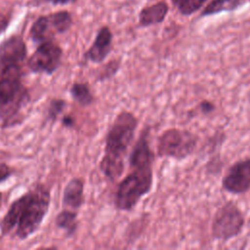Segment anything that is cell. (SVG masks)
<instances>
[{
    "label": "cell",
    "instance_id": "obj_21",
    "mask_svg": "<svg viewBox=\"0 0 250 250\" xmlns=\"http://www.w3.org/2000/svg\"><path fill=\"white\" fill-rule=\"evenodd\" d=\"M77 0H30V4L33 6H41L45 4L52 5H67L76 2Z\"/></svg>",
    "mask_w": 250,
    "mask_h": 250
},
{
    "label": "cell",
    "instance_id": "obj_13",
    "mask_svg": "<svg viewBox=\"0 0 250 250\" xmlns=\"http://www.w3.org/2000/svg\"><path fill=\"white\" fill-rule=\"evenodd\" d=\"M168 5L164 1L144 7L139 13V25L148 27L163 22L168 14Z\"/></svg>",
    "mask_w": 250,
    "mask_h": 250
},
{
    "label": "cell",
    "instance_id": "obj_3",
    "mask_svg": "<svg viewBox=\"0 0 250 250\" xmlns=\"http://www.w3.org/2000/svg\"><path fill=\"white\" fill-rule=\"evenodd\" d=\"M138 124L139 120L133 112L121 110L107 130L100 170L110 182L117 181L124 172L125 158L135 139Z\"/></svg>",
    "mask_w": 250,
    "mask_h": 250
},
{
    "label": "cell",
    "instance_id": "obj_9",
    "mask_svg": "<svg viewBox=\"0 0 250 250\" xmlns=\"http://www.w3.org/2000/svg\"><path fill=\"white\" fill-rule=\"evenodd\" d=\"M21 92L20 64L0 65V106L12 104Z\"/></svg>",
    "mask_w": 250,
    "mask_h": 250
},
{
    "label": "cell",
    "instance_id": "obj_23",
    "mask_svg": "<svg viewBox=\"0 0 250 250\" xmlns=\"http://www.w3.org/2000/svg\"><path fill=\"white\" fill-rule=\"evenodd\" d=\"M11 21V16L6 13H0V34H2L8 27Z\"/></svg>",
    "mask_w": 250,
    "mask_h": 250
},
{
    "label": "cell",
    "instance_id": "obj_8",
    "mask_svg": "<svg viewBox=\"0 0 250 250\" xmlns=\"http://www.w3.org/2000/svg\"><path fill=\"white\" fill-rule=\"evenodd\" d=\"M222 188L235 195L250 191V157L235 161L228 169L222 180Z\"/></svg>",
    "mask_w": 250,
    "mask_h": 250
},
{
    "label": "cell",
    "instance_id": "obj_20",
    "mask_svg": "<svg viewBox=\"0 0 250 250\" xmlns=\"http://www.w3.org/2000/svg\"><path fill=\"white\" fill-rule=\"evenodd\" d=\"M198 109L201 114L209 115L215 111L216 105L213 102H211L209 100H203L198 104Z\"/></svg>",
    "mask_w": 250,
    "mask_h": 250
},
{
    "label": "cell",
    "instance_id": "obj_18",
    "mask_svg": "<svg viewBox=\"0 0 250 250\" xmlns=\"http://www.w3.org/2000/svg\"><path fill=\"white\" fill-rule=\"evenodd\" d=\"M120 61L119 60H111L109 61L100 71L97 80L99 81H104L107 79L112 78L116 75L120 68Z\"/></svg>",
    "mask_w": 250,
    "mask_h": 250
},
{
    "label": "cell",
    "instance_id": "obj_14",
    "mask_svg": "<svg viewBox=\"0 0 250 250\" xmlns=\"http://www.w3.org/2000/svg\"><path fill=\"white\" fill-rule=\"evenodd\" d=\"M245 0H212L201 11L199 18L217 15L223 12H233L244 4Z\"/></svg>",
    "mask_w": 250,
    "mask_h": 250
},
{
    "label": "cell",
    "instance_id": "obj_16",
    "mask_svg": "<svg viewBox=\"0 0 250 250\" xmlns=\"http://www.w3.org/2000/svg\"><path fill=\"white\" fill-rule=\"evenodd\" d=\"M72 100L80 106H89L94 101L95 97L90 89V86L84 82H75L71 85L69 90Z\"/></svg>",
    "mask_w": 250,
    "mask_h": 250
},
{
    "label": "cell",
    "instance_id": "obj_5",
    "mask_svg": "<svg viewBox=\"0 0 250 250\" xmlns=\"http://www.w3.org/2000/svg\"><path fill=\"white\" fill-rule=\"evenodd\" d=\"M245 226V216L240 207L232 200L227 201L215 213L211 224L214 240L227 242L238 236Z\"/></svg>",
    "mask_w": 250,
    "mask_h": 250
},
{
    "label": "cell",
    "instance_id": "obj_10",
    "mask_svg": "<svg viewBox=\"0 0 250 250\" xmlns=\"http://www.w3.org/2000/svg\"><path fill=\"white\" fill-rule=\"evenodd\" d=\"M112 41L111 29L107 25L102 26L98 30L92 45L84 53V60L94 63H102L112 50Z\"/></svg>",
    "mask_w": 250,
    "mask_h": 250
},
{
    "label": "cell",
    "instance_id": "obj_24",
    "mask_svg": "<svg viewBox=\"0 0 250 250\" xmlns=\"http://www.w3.org/2000/svg\"><path fill=\"white\" fill-rule=\"evenodd\" d=\"M62 124L63 127L72 128L75 126V119L72 115H69V114L63 115L62 118Z\"/></svg>",
    "mask_w": 250,
    "mask_h": 250
},
{
    "label": "cell",
    "instance_id": "obj_11",
    "mask_svg": "<svg viewBox=\"0 0 250 250\" xmlns=\"http://www.w3.org/2000/svg\"><path fill=\"white\" fill-rule=\"evenodd\" d=\"M26 55V44L19 34H13L0 43V65H21Z\"/></svg>",
    "mask_w": 250,
    "mask_h": 250
},
{
    "label": "cell",
    "instance_id": "obj_17",
    "mask_svg": "<svg viewBox=\"0 0 250 250\" xmlns=\"http://www.w3.org/2000/svg\"><path fill=\"white\" fill-rule=\"evenodd\" d=\"M172 4L183 16H189L197 12L206 0H171Z\"/></svg>",
    "mask_w": 250,
    "mask_h": 250
},
{
    "label": "cell",
    "instance_id": "obj_1",
    "mask_svg": "<svg viewBox=\"0 0 250 250\" xmlns=\"http://www.w3.org/2000/svg\"><path fill=\"white\" fill-rule=\"evenodd\" d=\"M149 126L143 128L129 155L130 173L122 179L115 190L114 207L119 211L133 210L152 188L154 153L149 145Z\"/></svg>",
    "mask_w": 250,
    "mask_h": 250
},
{
    "label": "cell",
    "instance_id": "obj_25",
    "mask_svg": "<svg viewBox=\"0 0 250 250\" xmlns=\"http://www.w3.org/2000/svg\"><path fill=\"white\" fill-rule=\"evenodd\" d=\"M1 205H2V192L0 191V208H1Z\"/></svg>",
    "mask_w": 250,
    "mask_h": 250
},
{
    "label": "cell",
    "instance_id": "obj_2",
    "mask_svg": "<svg viewBox=\"0 0 250 250\" xmlns=\"http://www.w3.org/2000/svg\"><path fill=\"white\" fill-rule=\"evenodd\" d=\"M51 203L50 190L44 186H37L17 198L9 207L0 222L3 235L16 229L19 239H26L41 226Z\"/></svg>",
    "mask_w": 250,
    "mask_h": 250
},
{
    "label": "cell",
    "instance_id": "obj_15",
    "mask_svg": "<svg viewBox=\"0 0 250 250\" xmlns=\"http://www.w3.org/2000/svg\"><path fill=\"white\" fill-rule=\"evenodd\" d=\"M55 224L59 229L64 231L67 237L72 236L76 232L78 227L77 211L64 208L57 215Z\"/></svg>",
    "mask_w": 250,
    "mask_h": 250
},
{
    "label": "cell",
    "instance_id": "obj_6",
    "mask_svg": "<svg viewBox=\"0 0 250 250\" xmlns=\"http://www.w3.org/2000/svg\"><path fill=\"white\" fill-rule=\"evenodd\" d=\"M72 22L71 14L65 10L43 15L34 21L29 35L34 43L40 44L52 40L54 35L65 33L71 27Z\"/></svg>",
    "mask_w": 250,
    "mask_h": 250
},
{
    "label": "cell",
    "instance_id": "obj_7",
    "mask_svg": "<svg viewBox=\"0 0 250 250\" xmlns=\"http://www.w3.org/2000/svg\"><path fill=\"white\" fill-rule=\"evenodd\" d=\"M62 50L53 40L38 44L27 62L29 70L33 73L53 74L62 64Z\"/></svg>",
    "mask_w": 250,
    "mask_h": 250
},
{
    "label": "cell",
    "instance_id": "obj_22",
    "mask_svg": "<svg viewBox=\"0 0 250 250\" xmlns=\"http://www.w3.org/2000/svg\"><path fill=\"white\" fill-rule=\"evenodd\" d=\"M13 175V170L5 163L0 164V184L7 181Z\"/></svg>",
    "mask_w": 250,
    "mask_h": 250
},
{
    "label": "cell",
    "instance_id": "obj_19",
    "mask_svg": "<svg viewBox=\"0 0 250 250\" xmlns=\"http://www.w3.org/2000/svg\"><path fill=\"white\" fill-rule=\"evenodd\" d=\"M66 106V102L62 99L52 100L47 108V117L51 121H56Z\"/></svg>",
    "mask_w": 250,
    "mask_h": 250
},
{
    "label": "cell",
    "instance_id": "obj_12",
    "mask_svg": "<svg viewBox=\"0 0 250 250\" xmlns=\"http://www.w3.org/2000/svg\"><path fill=\"white\" fill-rule=\"evenodd\" d=\"M84 200V180L81 178L71 179L63 188L62 206L77 211L83 205Z\"/></svg>",
    "mask_w": 250,
    "mask_h": 250
},
{
    "label": "cell",
    "instance_id": "obj_4",
    "mask_svg": "<svg viewBox=\"0 0 250 250\" xmlns=\"http://www.w3.org/2000/svg\"><path fill=\"white\" fill-rule=\"evenodd\" d=\"M198 145V136L193 132L181 128H168L162 132L157 141L159 157L183 160L190 156Z\"/></svg>",
    "mask_w": 250,
    "mask_h": 250
}]
</instances>
